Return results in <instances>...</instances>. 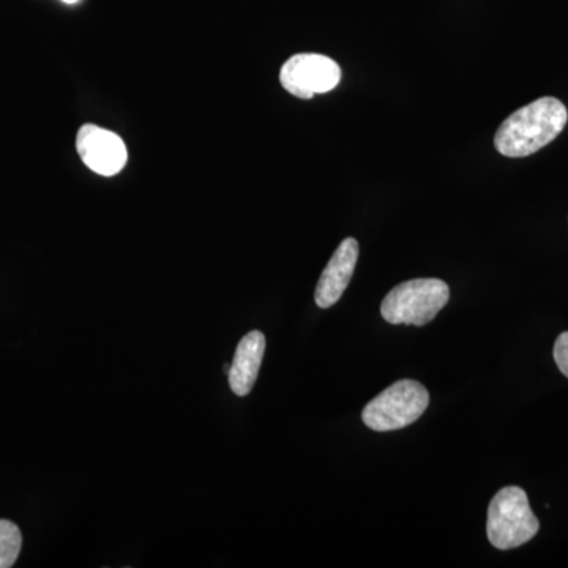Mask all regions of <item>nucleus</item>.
<instances>
[{
	"mask_svg": "<svg viewBox=\"0 0 568 568\" xmlns=\"http://www.w3.org/2000/svg\"><path fill=\"white\" fill-rule=\"evenodd\" d=\"M358 260V242L347 237L325 265L320 283H317L315 301L320 308H331L345 294L346 287L353 280L355 265Z\"/></svg>",
	"mask_w": 568,
	"mask_h": 568,
	"instance_id": "0eeeda50",
	"label": "nucleus"
},
{
	"mask_svg": "<svg viewBox=\"0 0 568 568\" xmlns=\"http://www.w3.org/2000/svg\"><path fill=\"white\" fill-rule=\"evenodd\" d=\"M280 81L291 95L310 100L317 93L334 91L342 81V69L323 54H295L284 62Z\"/></svg>",
	"mask_w": 568,
	"mask_h": 568,
	"instance_id": "39448f33",
	"label": "nucleus"
},
{
	"mask_svg": "<svg viewBox=\"0 0 568 568\" xmlns=\"http://www.w3.org/2000/svg\"><path fill=\"white\" fill-rule=\"evenodd\" d=\"M567 122L566 104L555 97H541L503 122L495 136L497 152L508 159H525L555 141Z\"/></svg>",
	"mask_w": 568,
	"mask_h": 568,
	"instance_id": "f257e3e1",
	"label": "nucleus"
},
{
	"mask_svg": "<svg viewBox=\"0 0 568 568\" xmlns=\"http://www.w3.org/2000/svg\"><path fill=\"white\" fill-rule=\"evenodd\" d=\"M429 405L425 386L413 379L392 384L373 398L362 413V420L375 432H395L417 422Z\"/></svg>",
	"mask_w": 568,
	"mask_h": 568,
	"instance_id": "20e7f679",
	"label": "nucleus"
},
{
	"mask_svg": "<svg viewBox=\"0 0 568 568\" xmlns=\"http://www.w3.org/2000/svg\"><path fill=\"white\" fill-rule=\"evenodd\" d=\"M265 353V336L260 331L250 332L239 343L231 365L230 386L237 396H246L253 390L260 375Z\"/></svg>",
	"mask_w": 568,
	"mask_h": 568,
	"instance_id": "6e6552de",
	"label": "nucleus"
},
{
	"mask_svg": "<svg viewBox=\"0 0 568 568\" xmlns=\"http://www.w3.org/2000/svg\"><path fill=\"white\" fill-rule=\"evenodd\" d=\"M77 149L82 163L104 178L121 173L129 162V151L122 138L92 123L81 126Z\"/></svg>",
	"mask_w": 568,
	"mask_h": 568,
	"instance_id": "423d86ee",
	"label": "nucleus"
},
{
	"mask_svg": "<svg viewBox=\"0 0 568 568\" xmlns=\"http://www.w3.org/2000/svg\"><path fill=\"white\" fill-rule=\"evenodd\" d=\"M22 547L21 530L9 519H0V568H10L17 562Z\"/></svg>",
	"mask_w": 568,
	"mask_h": 568,
	"instance_id": "1a4fd4ad",
	"label": "nucleus"
},
{
	"mask_svg": "<svg viewBox=\"0 0 568 568\" xmlns=\"http://www.w3.org/2000/svg\"><path fill=\"white\" fill-rule=\"evenodd\" d=\"M450 287L443 280L416 278L395 286L381 305L388 324L426 325L448 304Z\"/></svg>",
	"mask_w": 568,
	"mask_h": 568,
	"instance_id": "f03ea898",
	"label": "nucleus"
},
{
	"mask_svg": "<svg viewBox=\"0 0 568 568\" xmlns=\"http://www.w3.org/2000/svg\"><path fill=\"white\" fill-rule=\"evenodd\" d=\"M552 355H555V362L558 365L559 372L568 377V332H562L558 336Z\"/></svg>",
	"mask_w": 568,
	"mask_h": 568,
	"instance_id": "9d476101",
	"label": "nucleus"
},
{
	"mask_svg": "<svg viewBox=\"0 0 568 568\" xmlns=\"http://www.w3.org/2000/svg\"><path fill=\"white\" fill-rule=\"evenodd\" d=\"M540 523L529 506L528 495L519 487L500 489L488 507L487 536L497 549H514L537 536Z\"/></svg>",
	"mask_w": 568,
	"mask_h": 568,
	"instance_id": "7ed1b4c3",
	"label": "nucleus"
},
{
	"mask_svg": "<svg viewBox=\"0 0 568 568\" xmlns=\"http://www.w3.org/2000/svg\"><path fill=\"white\" fill-rule=\"evenodd\" d=\"M62 2H65V3H77L78 0H62Z\"/></svg>",
	"mask_w": 568,
	"mask_h": 568,
	"instance_id": "9b49d317",
	"label": "nucleus"
}]
</instances>
